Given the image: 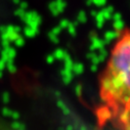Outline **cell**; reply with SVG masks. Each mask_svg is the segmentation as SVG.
Listing matches in <instances>:
<instances>
[{
  "instance_id": "obj_1",
  "label": "cell",
  "mask_w": 130,
  "mask_h": 130,
  "mask_svg": "<svg viewBox=\"0 0 130 130\" xmlns=\"http://www.w3.org/2000/svg\"><path fill=\"white\" fill-rule=\"evenodd\" d=\"M101 121L130 130V28L114 43L99 84Z\"/></svg>"
}]
</instances>
